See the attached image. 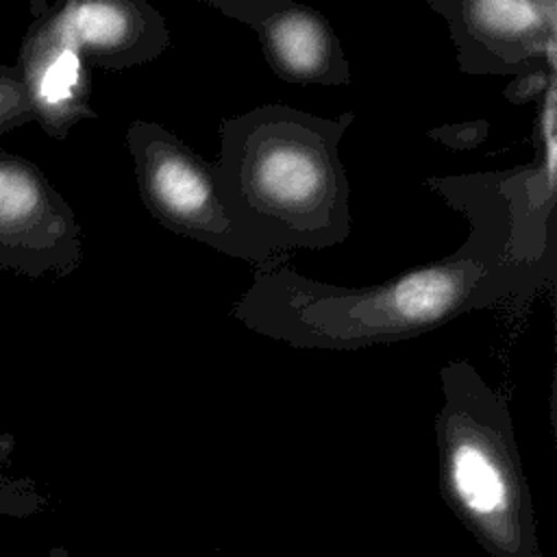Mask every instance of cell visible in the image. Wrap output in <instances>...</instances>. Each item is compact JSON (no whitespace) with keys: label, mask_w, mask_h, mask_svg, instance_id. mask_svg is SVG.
<instances>
[{"label":"cell","mask_w":557,"mask_h":557,"mask_svg":"<svg viewBox=\"0 0 557 557\" xmlns=\"http://www.w3.org/2000/svg\"><path fill=\"white\" fill-rule=\"evenodd\" d=\"M424 185L470 222L450 255L363 287L311 278L274 259L255 268L228 315L294 348L359 350L424 335L470 311L520 309L555 285L557 263L518 248L496 172L429 176Z\"/></svg>","instance_id":"1"},{"label":"cell","mask_w":557,"mask_h":557,"mask_svg":"<svg viewBox=\"0 0 557 557\" xmlns=\"http://www.w3.org/2000/svg\"><path fill=\"white\" fill-rule=\"evenodd\" d=\"M355 113L259 104L220 122L215 185L242 235L270 261L344 244L352 231L339 144Z\"/></svg>","instance_id":"2"},{"label":"cell","mask_w":557,"mask_h":557,"mask_svg":"<svg viewBox=\"0 0 557 557\" xmlns=\"http://www.w3.org/2000/svg\"><path fill=\"white\" fill-rule=\"evenodd\" d=\"M437 476L448 509L492 557H544L505 398L470 361L440 368Z\"/></svg>","instance_id":"3"},{"label":"cell","mask_w":557,"mask_h":557,"mask_svg":"<svg viewBox=\"0 0 557 557\" xmlns=\"http://www.w3.org/2000/svg\"><path fill=\"white\" fill-rule=\"evenodd\" d=\"M124 139L139 198L154 222L255 268L270 261L233 222L215 185L211 161L150 120L131 122Z\"/></svg>","instance_id":"4"},{"label":"cell","mask_w":557,"mask_h":557,"mask_svg":"<svg viewBox=\"0 0 557 557\" xmlns=\"http://www.w3.org/2000/svg\"><path fill=\"white\" fill-rule=\"evenodd\" d=\"M83 263L74 209L28 159L0 150V270L63 278Z\"/></svg>","instance_id":"5"},{"label":"cell","mask_w":557,"mask_h":557,"mask_svg":"<svg viewBox=\"0 0 557 557\" xmlns=\"http://www.w3.org/2000/svg\"><path fill=\"white\" fill-rule=\"evenodd\" d=\"M448 26L463 74L557 72V2L429 0Z\"/></svg>","instance_id":"6"},{"label":"cell","mask_w":557,"mask_h":557,"mask_svg":"<svg viewBox=\"0 0 557 557\" xmlns=\"http://www.w3.org/2000/svg\"><path fill=\"white\" fill-rule=\"evenodd\" d=\"M257 33L270 70L296 85L346 87L350 65L331 22L292 0H207Z\"/></svg>","instance_id":"7"},{"label":"cell","mask_w":557,"mask_h":557,"mask_svg":"<svg viewBox=\"0 0 557 557\" xmlns=\"http://www.w3.org/2000/svg\"><path fill=\"white\" fill-rule=\"evenodd\" d=\"M37 7L41 13L22 39L15 67L26 85L35 122L52 139H65L76 124L98 117L89 104V67L65 33L57 7Z\"/></svg>","instance_id":"8"},{"label":"cell","mask_w":557,"mask_h":557,"mask_svg":"<svg viewBox=\"0 0 557 557\" xmlns=\"http://www.w3.org/2000/svg\"><path fill=\"white\" fill-rule=\"evenodd\" d=\"M57 15L87 67L122 72L170 48L165 17L146 0H70Z\"/></svg>","instance_id":"9"},{"label":"cell","mask_w":557,"mask_h":557,"mask_svg":"<svg viewBox=\"0 0 557 557\" xmlns=\"http://www.w3.org/2000/svg\"><path fill=\"white\" fill-rule=\"evenodd\" d=\"M555 85L537 100L533 122V161L496 170L507 200L513 239L522 255L542 263H557L553 213L557 202V137H555Z\"/></svg>","instance_id":"10"},{"label":"cell","mask_w":557,"mask_h":557,"mask_svg":"<svg viewBox=\"0 0 557 557\" xmlns=\"http://www.w3.org/2000/svg\"><path fill=\"white\" fill-rule=\"evenodd\" d=\"M35 122V111L17 67L0 63V137L13 128Z\"/></svg>","instance_id":"11"},{"label":"cell","mask_w":557,"mask_h":557,"mask_svg":"<svg viewBox=\"0 0 557 557\" xmlns=\"http://www.w3.org/2000/svg\"><path fill=\"white\" fill-rule=\"evenodd\" d=\"M431 139L450 148V150H472L481 146L490 135L487 120H470V122H448L426 131Z\"/></svg>","instance_id":"12"},{"label":"cell","mask_w":557,"mask_h":557,"mask_svg":"<svg viewBox=\"0 0 557 557\" xmlns=\"http://www.w3.org/2000/svg\"><path fill=\"white\" fill-rule=\"evenodd\" d=\"M557 83V72L548 70H529L511 78V83L503 89L505 100L511 104H527V102H537L542 94Z\"/></svg>","instance_id":"13"}]
</instances>
